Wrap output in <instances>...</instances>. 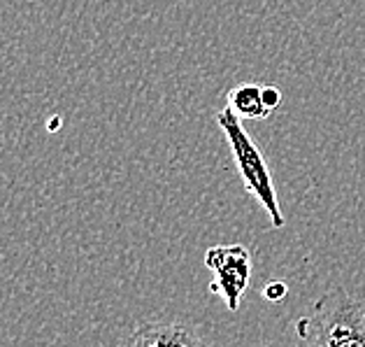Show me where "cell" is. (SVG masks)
I'll return each instance as SVG.
<instances>
[{"instance_id":"obj_1","label":"cell","mask_w":365,"mask_h":347,"mask_svg":"<svg viewBox=\"0 0 365 347\" xmlns=\"http://www.w3.org/2000/svg\"><path fill=\"white\" fill-rule=\"evenodd\" d=\"M305 347H365V308L342 287L322 293L296 322Z\"/></svg>"},{"instance_id":"obj_2","label":"cell","mask_w":365,"mask_h":347,"mask_svg":"<svg viewBox=\"0 0 365 347\" xmlns=\"http://www.w3.org/2000/svg\"><path fill=\"white\" fill-rule=\"evenodd\" d=\"M217 126L224 133V138L230 147V154H233L235 168H237V173L242 175V182L247 186L249 196L256 198L263 206V210L268 212L272 226L282 228L284 215L277 201V191H274L272 175L268 171V161H265L263 152L258 149L252 136L245 131L242 119H240L233 110L224 108L217 114Z\"/></svg>"},{"instance_id":"obj_3","label":"cell","mask_w":365,"mask_h":347,"mask_svg":"<svg viewBox=\"0 0 365 347\" xmlns=\"http://www.w3.org/2000/svg\"><path fill=\"white\" fill-rule=\"evenodd\" d=\"M205 266L215 273L210 291L224 298L230 313H237L252 280V252L245 245H217L205 252Z\"/></svg>"},{"instance_id":"obj_4","label":"cell","mask_w":365,"mask_h":347,"mask_svg":"<svg viewBox=\"0 0 365 347\" xmlns=\"http://www.w3.org/2000/svg\"><path fill=\"white\" fill-rule=\"evenodd\" d=\"M121 347H210L198 328L184 322L140 324Z\"/></svg>"},{"instance_id":"obj_5","label":"cell","mask_w":365,"mask_h":347,"mask_svg":"<svg viewBox=\"0 0 365 347\" xmlns=\"http://www.w3.org/2000/svg\"><path fill=\"white\" fill-rule=\"evenodd\" d=\"M261 89L263 84H252V82H242L233 86L226 96V108L233 110L240 119H249V121L268 119L272 112L265 108Z\"/></svg>"},{"instance_id":"obj_6","label":"cell","mask_w":365,"mask_h":347,"mask_svg":"<svg viewBox=\"0 0 365 347\" xmlns=\"http://www.w3.org/2000/svg\"><path fill=\"white\" fill-rule=\"evenodd\" d=\"M261 94H263V103H265V108H268L270 112H274V110L279 108V103H282V91H279L277 86H272V84H263Z\"/></svg>"},{"instance_id":"obj_7","label":"cell","mask_w":365,"mask_h":347,"mask_svg":"<svg viewBox=\"0 0 365 347\" xmlns=\"http://www.w3.org/2000/svg\"><path fill=\"white\" fill-rule=\"evenodd\" d=\"M289 293V287L284 282H270L268 287L263 289V296L268 301H282Z\"/></svg>"}]
</instances>
